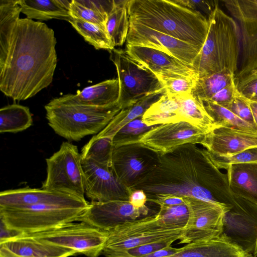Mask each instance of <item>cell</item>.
<instances>
[{
  "mask_svg": "<svg viewBox=\"0 0 257 257\" xmlns=\"http://www.w3.org/2000/svg\"><path fill=\"white\" fill-rule=\"evenodd\" d=\"M21 13L19 0L0 1V90L16 100L49 86L57 62L53 30Z\"/></svg>",
  "mask_w": 257,
  "mask_h": 257,
  "instance_id": "1",
  "label": "cell"
},
{
  "mask_svg": "<svg viewBox=\"0 0 257 257\" xmlns=\"http://www.w3.org/2000/svg\"><path fill=\"white\" fill-rule=\"evenodd\" d=\"M132 189L143 190L147 199L169 194L225 204L232 209L242 208L247 202L232 192L227 175L214 165L207 150L193 144L160 155L156 168Z\"/></svg>",
  "mask_w": 257,
  "mask_h": 257,
  "instance_id": "2",
  "label": "cell"
},
{
  "mask_svg": "<svg viewBox=\"0 0 257 257\" xmlns=\"http://www.w3.org/2000/svg\"><path fill=\"white\" fill-rule=\"evenodd\" d=\"M130 22L143 25L202 48L208 18L173 0H128Z\"/></svg>",
  "mask_w": 257,
  "mask_h": 257,
  "instance_id": "3",
  "label": "cell"
},
{
  "mask_svg": "<svg viewBox=\"0 0 257 257\" xmlns=\"http://www.w3.org/2000/svg\"><path fill=\"white\" fill-rule=\"evenodd\" d=\"M204 43L191 66L197 78L216 73L235 75L239 63L241 34L239 25L217 5L208 17Z\"/></svg>",
  "mask_w": 257,
  "mask_h": 257,
  "instance_id": "4",
  "label": "cell"
},
{
  "mask_svg": "<svg viewBox=\"0 0 257 257\" xmlns=\"http://www.w3.org/2000/svg\"><path fill=\"white\" fill-rule=\"evenodd\" d=\"M49 125L69 141L96 135L122 109L118 103L106 107L82 104L71 94L54 98L45 106Z\"/></svg>",
  "mask_w": 257,
  "mask_h": 257,
  "instance_id": "5",
  "label": "cell"
},
{
  "mask_svg": "<svg viewBox=\"0 0 257 257\" xmlns=\"http://www.w3.org/2000/svg\"><path fill=\"white\" fill-rule=\"evenodd\" d=\"M85 201L72 204H38L0 208V219L6 225L22 233L49 230L77 221L88 208Z\"/></svg>",
  "mask_w": 257,
  "mask_h": 257,
  "instance_id": "6",
  "label": "cell"
},
{
  "mask_svg": "<svg viewBox=\"0 0 257 257\" xmlns=\"http://www.w3.org/2000/svg\"><path fill=\"white\" fill-rule=\"evenodd\" d=\"M46 162L47 176L41 188L85 199L82 158L76 146L63 142Z\"/></svg>",
  "mask_w": 257,
  "mask_h": 257,
  "instance_id": "7",
  "label": "cell"
},
{
  "mask_svg": "<svg viewBox=\"0 0 257 257\" xmlns=\"http://www.w3.org/2000/svg\"><path fill=\"white\" fill-rule=\"evenodd\" d=\"M184 229L168 228L156 214L127 221L108 231L102 253L123 251L154 242L180 240Z\"/></svg>",
  "mask_w": 257,
  "mask_h": 257,
  "instance_id": "8",
  "label": "cell"
},
{
  "mask_svg": "<svg viewBox=\"0 0 257 257\" xmlns=\"http://www.w3.org/2000/svg\"><path fill=\"white\" fill-rule=\"evenodd\" d=\"M116 67L119 84L117 103L122 109L151 94L164 90L160 79L122 49L108 51Z\"/></svg>",
  "mask_w": 257,
  "mask_h": 257,
  "instance_id": "9",
  "label": "cell"
},
{
  "mask_svg": "<svg viewBox=\"0 0 257 257\" xmlns=\"http://www.w3.org/2000/svg\"><path fill=\"white\" fill-rule=\"evenodd\" d=\"M19 236L31 237L65 247L88 257H98L102 252L108 231L80 221L40 232L22 233Z\"/></svg>",
  "mask_w": 257,
  "mask_h": 257,
  "instance_id": "10",
  "label": "cell"
},
{
  "mask_svg": "<svg viewBox=\"0 0 257 257\" xmlns=\"http://www.w3.org/2000/svg\"><path fill=\"white\" fill-rule=\"evenodd\" d=\"M189 211V218L179 243L205 241L223 233V219L232 207L225 204L183 197Z\"/></svg>",
  "mask_w": 257,
  "mask_h": 257,
  "instance_id": "11",
  "label": "cell"
},
{
  "mask_svg": "<svg viewBox=\"0 0 257 257\" xmlns=\"http://www.w3.org/2000/svg\"><path fill=\"white\" fill-rule=\"evenodd\" d=\"M159 160V153L137 142L114 147L111 167L117 180L131 189L156 168Z\"/></svg>",
  "mask_w": 257,
  "mask_h": 257,
  "instance_id": "12",
  "label": "cell"
},
{
  "mask_svg": "<svg viewBox=\"0 0 257 257\" xmlns=\"http://www.w3.org/2000/svg\"><path fill=\"white\" fill-rule=\"evenodd\" d=\"M126 44L153 48L191 66L201 48L143 25L130 22ZM192 67V66H191Z\"/></svg>",
  "mask_w": 257,
  "mask_h": 257,
  "instance_id": "13",
  "label": "cell"
},
{
  "mask_svg": "<svg viewBox=\"0 0 257 257\" xmlns=\"http://www.w3.org/2000/svg\"><path fill=\"white\" fill-rule=\"evenodd\" d=\"M85 195L91 201H128L130 189L115 176L111 167L90 160H82Z\"/></svg>",
  "mask_w": 257,
  "mask_h": 257,
  "instance_id": "14",
  "label": "cell"
},
{
  "mask_svg": "<svg viewBox=\"0 0 257 257\" xmlns=\"http://www.w3.org/2000/svg\"><path fill=\"white\" fill-rule=\"evenodd\" d=\"M208 132L187 122L162 124L147 132L139 142L161 155L185 144H200Z\"/></svg>",
  "mask_w": 257,
  "mask_h": 257,
  "instance_id": "15",
  "label": "cell"
},
{
  "mask_svg": "<svg viewBox=\"0 0 257 257\" xmlns=\"http://www.w3.org/2000/svg\"><path fill=\"white\" fill-rule=\"evenodd\" d=\"M149 210L147 206L137 208L125 200L91 201L88 208L77 221L108 231L126 222L147 215Z\"/></svg>",
  "mask_w": 257,
  "mask_h": 257,
  "instance_id": "16",
  "label": "cell"
},
{
  "mask_svg": "<svg viewBox=\"0 0 257 257\" xmlns=\"http://www.w3.org/2000/svg\"><path fill=\"white\" fill-rule=\"evenodd\" d=\"M125 51L133 59L150 70L159 79L178 76H196L191 66L161 51L128 44L126 45Z\"/></svg>",
  "mask_w": 257,
  "mask_h": 257,
  "instance_id": "17",
  "label": "cell"
},
{
  "mask_svg": "<svg viewBox=\"0 0 257 257\" xmlns=\"http://www.w3.org/2000/svg\"><path fill=\"white\" fill-rule=\"evenodd\" d=\"M200 145L210 154L232 155L257 148V133L218 126L205 134Z\"/></svg>",
  "mask_w": 257,
  "mask_h": 257,
  "instance_id": "18",
  "label": "cell"
},
{
  "mask_svg": "<svg viewBox=\"0 0 257 257\" xmlns=\"http://www.w3.org/2000/svg\"><path fill=\"white\" fill-rule=\"evenodd\" d=\"M86 201L70 195L44 189L22 188L10 189L0 193V208L27 206L38 204H72Z\"/></svg>",
  "mask_w": 257,
  "mask_h": 257,
  "instance_id": "19",
  "label": "cell"
},
{
  "mask_svg": "<svg viewBox=\"0 0 257 257\" xmlns=\"http://www.w3.org/2000/svg\"><path fill=\"white\" fill-rule=\"evenodd\" d=\"M245 252L222 233L210 240L187 244L177 253L166 257H240Z\"/></svg>",
  "mask_w": 257,
  "mask_h": 257,
  "instance_id": "20",
  "label": "cell"
},
{
  "mask_svg": "<svg viewBox=\"0 0 257 257\" xmlns=\"http://www.w3.org/2000/svg\"><path fill=\"white\" fill-rule=\"evenodd\" d=\"M0 245L23 257H68L77 254L73 250L23 236L5 240Z\"/></svg>",
  "mask_w": 257,
  "mask_h": 257,
  "instance_id": "21",
  "label": "cell"
},
{
  "mask_svg": "<svg viewBox=\"0 0 257 257\" xmlns=\"http://www.w3.org/2000/svg\"><path fill=\"white\" fill-rule=\"evenodd\" d=\"M226 170L232 192L257 206V163L231 165Z\"/></svg>",
  "mask_w": 257,
  "mask_h": 257,
  "instance_id": "22",
  "label": "cell"
},
{
  "mask_svg": "<svg viewBox=\"0 0 257 257\" xmlns=\"http://www.w3.org/2000/svg\"><path fill=\"white\" fill-rule=\"evenodd\" d=\"M72 1L19 0L21 13L28 19L47 21L56 19L69 22L73 19L70 8Z\"/></svg>",
  "mask_w": 257,
  "mask_h": 257,
  "instance_id": "23",
  "label": "cell"
},
{
  "mask_svg": "<svg viewBox=\"0 0 257 257\" xmlns=\"http://www.w3.org/2000/svg\"><path fill=\"white\" fill-rule=\"evenodd\" d=\"M76 101L84 105L106 107L117 103L119 84L117 78L108 79L84 88L72 94Z\"/></svg>",
  "mask_w": 257,
  "mask_h": 257,
  "instance_id": "24",
  "label": "cell"
},
{
  "mask_svg": "<svg viewBox=\"0 0 257 257\" xmlns=\"http://www.w3.org/2000/svg\"><path fill=\"white\" fill-rule=\"evenodd\" d=\"M165 93L164 89L151 94L122 109L99 133L113 138L121 128L139 116L143 115L146 110Z\"/></svg>",
  "mask_w": 257,
  "mask_h": 257,
  "instance_id": "25",
  "label": "cell"
},
{
  "mask_svg": "<svg viewBox=\"0 0 257 257\" xmlns=\"http://www.w3.org/2000/svg\"><path fill=\"white\" fill-rule=\"evenodd\" d=\"M172 97L179 104L182 121L190 123L207 132L218 127L205 109L202 101L194 97L191 93Z\"/></svg>",
  "mask_w": 257,
  "mask_h": 257,
  "instance_id": "26",
  "label": "cell"
},
{
  "mask_svg": "<svg viewBox=\"0 0 257 257\" xmlns=\"http://www.w3.org/2000/svg\"><path fill=\"white\" fill-rule=\"evenodd\" d=\"M143 121L148 126L181 122L179 104L165 93L146 110Z\"/></svg>",
  "mask_w": 257,
  "mask_h": 257,
  "instance_id": "27",
  "label": "cell"
},
{
  "mask_svg": "<svg viewBox=\"0 0 257 257\" xmlns=\"http://www.w3.org/2000/svg\"><path fill=\"white\" fill-rule=\"evenodd\" d=\"M128 2V0L113 1L108 14L106 28L114 47L121 46L126 42L130 28Z\"/></svg>",
  "mask_w": 257,
  "mask_h": 257,
  "instance_id": "28",
  "label": "cell"
},
{
  "mask_svg": "<svg viewBox=\"0 0 257 257\" xmlns=\"http://www.w3.org/2000/svg\"><path fill=\"white\" fill-rule=\"evenodd\" d=\"M32 124V116L28 107L12 104L0 109L1 133H16L26 130Z\"/></svg>",
  "mask_w": 257,
  "mask_h": 257,
  "instance_id": "29",
  "label": "cell"
},
{
  "mask_svg": "<svg viewBox=\"0 0 257 257\" xmlns=\"http://www.w3.org/2000/svg\"><path fill=\"white\" fill-rule=\"evenodd\" d=\"M240 55L234 76L236 88L257 78V37L241 42Z\"/></svg>",
  "mask_w": 257,
  "mask_h": 257,
  "instance_id": "30",
  "label": "cell"
},
{
  "mask_svg": "<svg viewBox=\"0 0 257 257\" xmlns=\"http://www.w3.org/2000/svg\"><path fill=\"white\" fill-rule=\"evenodd\" d=\"M113 139L99 133L94 135L82 148V160H90L111 167L114 148Z\"/></svg>",
  "mask_w": 257,
  "mask_h": 257,
  "instance_id": "31",
  "label": "cell"
},
{
  "mask_svg": "<svg viewBox=\"0 0 257 257\" xmlns=\"http://www.w3.org/2000/svg\"><path fill=\"white\" fill-rule=\"evenodd\" d=\"M235 75L216 73L197 78L191 94L202 101L210 100L224 87L234 82Z\"/></svg>",
  "mask_w": 257,
  "mask_h": 257,
  "instance_id": "32",
  "label": "cell"
},
{
  "mask_svg": "<svg viewBox=\"0 0 257 257\" xmlns=\"http://www.w3.org/2000/svg\"><path fill=\"white\" fill-rule=\"evenodd\" d=\"M69 22L96 49L109 51L114 49L106 28L76 19H73Z\"/></svg>",
  "mask_w": 257,
  "mask_h": 257,
  "instance_id": "33",
  "label": "cell"
},
{
  "mask_svg": "<svg viewBox=\"0 0 257 257\" xmlns=\"http://www.w3.org/2000/svg\"><path fill=\"white\" fill-rule=\"evenodd\" d=\"M202 102L206 111L217 126L257 133L255 125L240 118L225 107L210 101Z\"/></svg>",
  "mask_w": 257,
  "mask_h": 257,
  "instance_id": "34",
  "label": "cell"
},
{
  "mask_svg": "<svg viewBox=\"0 0 257 257\" xmlns=\"http://www.w3.org/2000/svg\"><path fill=\"white\" fill-rule=\"evenodd\" d=\"M159 125L148 126L143 121V115L140 116L116 133L113 139V146L139 142L144 135Z\"/></svg>",
  "mask_w": 257,
  "mask_h": 257,
  "instance_id": "35",
  "label": "cell"
},
{
  "mask_svg": "<svg viewBox=\"0 0 257 257\" xmlns=\"http://www.w3.org/2000/svg\"><path fill=\"white\" fill-rule=\"evenodd\" d=\"M156 215L161 222L171 229L185 228L189 218V211L185 204L160 206V210Z\"/></svg>",
  "mask_w": 257,
  "mask_h": 257,
  "instance_id": "36",
  "label": "cell"
},
{
  "mask_svg": "<svg viewBox=\"0 0 257 257\" xmlns=\"http://www.w3.org/2000/svg\"><path fill=\"white\" fill-rule=\"evenodd\" d=\"M70 12L73 19L81 20L106 28L108 14L84 4L81 0H72Z\"/></svg>",
  "mask_w": 257,
  "mask_h": 257,
  "instance_id": "37",
  "label": "cell"
},
{
  "mask_svg": "<svg viewBox=\"0 0 257 257\" xmlns=\"http://www.w3.org/2000/svg\"><path fill=\"white\" fill-rule=\"evenodd\" d=\"M196 76H178L159 78L166 93L171 96L191 94L195 86Z\"/></svg>",
  "mask_w": 257,
  "mask_h": 257,
  "instance_id": "38",
  "label": "cell"
},
{
  "mask_svg": "<svg viewBox=\"0 0 257 257\" xmlns=\"http://www.w3.org/2000/svg\"><path fill=\"white\" fill-rule=\"evenodd\" d=\"M208 154L219 169L226 170L229 166L234 164L257 163V148L248 149L230 155L221 156L209 153Z\"/></svg>",
  "mask_w": 257,
  "mask_h": 257,
  "instance_id": "39",
  "label": "cell"
},
{
  "mask_svg": "<svg viewBox=\"0 0 257 257\" xmlns=\"http://www.w3.org/2000/svg\"><path fill=\"white\" fill-rule=\"evenodd\" d=\"M223 106L242 120L255 125L248 100L242 96L239 91L232 100Z\"/></svg>",
  "mask_w": 257,
  "mask_h": 257,
  "instance_id": "40",
  "label": "cell"
},
{
  "mask_svg": "<svg viewBox=\"0 0 257 257\" xmlns=\"http://www.w3.org/2000/svg\"><path fill=\"white\" fill-rule=\"evenodd\" d=\"M175 3L201 13L207 18L218 5L217 1L173 0Z\"/></svg>",
  "mask_w": 257,
  "mask_h": 257,
  "instance_id": "41",
  "label": "cell"
},
{
  "mask_svg": "<svg viewBox=\"0 0 257 257\" xmlns=\"http://www.w3.org/2000/svg\"><path fill=\"white\" fill-rule=\"evenodd\" d=\"M238 93V91L233 82L222 88L207 101L224 106L232 100Z\"/></svg>",
  "mask_w": 257,
  "mask_h": 257,
  "instance_id": "42",
  "label": "cell"
},
{
  "mask_svg": "<svg viewBox=\"0 0 257 257\" xmlns=\"http://www.w3.org/2000/svg\"><path fill=\"white\" fill-rule=\"evenodd\" d=\"M147 201L155 203L160 206H173L185 204L183 197L169 194H161L147 199Z\"/></svg>",
  "mask_w": 257,
  "mask_h": 257,
  "instance_id": "43",
  "label": "cell"
},
{
  "mask_svg": "<svg viewBox=\"0 0 257 257\" xmlns=\"http://www.w3.org/2000/svg\"><path fill=\"white\" fill-rule=\"evenodd\" d=\"M240 94L247 99L257 102V78L237 88Z\"/></svg>",
  "mask_w": 257,
  "mask_h": 257,
  "instance_id": "44",
  "label": "cell"
},
{
  "mask_svg": "<svg viewBox=\"0 0 257 257\" xmlns=\"http://www.w3.org/2000/svg\"><path fill=\"white\" fill-rule=\"evenodd\" d=\"M128 201L136 208H144L147 206V196L143 190L130 189Z\"/></svg>",
  "mask_w": 257,
  "mask_h": 257,
  "instance_id": "45",
  "label": "cell"
},
{
  "mask_svg": "<svg viewBox=\"0 0 257 257\" xmlns=\"http://www.w3.org/2000/svg\"><path fill=\"white\" fill-rule=\"evenodd\" d=\"M0 243L5 240L15 238L22 233V232L8 227L1 219H0Z\"/></svg>",
  "mask_w": 257,
  "mask_h": 257,
  "instance_id": "46",
  "label": "cell"
},
{
  "mask_svg": "<svg viewBox=\"0 0 257 257\" xmlns=\"http://www.w3.org/2000/svg\"><path fill=\"white\" fill-rule=\"evenodd\" d=\"M179 250L180 248H175L170 246L155 251L144 257H166L177 253Z\"/></svg>",
  "mask_w": 257,
  "mask_h": 257,
  "instance_id": "47",
  "label": "cell"
},
{
  "mask_svg": "<svg viewBox=\"0 0 257 257\" xmlns=\"http://www.w3.org/2000/svg\"><path fill=\"white\" fill-rule=\"evenodd\" d=\"M0 257H23L13 251L10 250L6 247L0 245Z\"/></svg>",
  "mask_w": 257,
  "mask_h": 257,
  "instance_id": "48",
  "label": "cell"
},
{
  "mask_svg": "<svg viewBox=\"0 0 257 257\" xmlns=\"http://www.w3.org/2000/svg\"><path fill=\"white\" fill-rule=\"evenodd\" d=\"M248 100L251 110L254 123L257 128V102Z\"/></svg>",
  "mask_w": 257,
  "mask_h": 257,
  "instance_id": "49",
  "label": "cell"
},
{
  "mask_svg": "<svg viewBox=\"0 0 257 257\" xmlns=\"http://www.w3.org/2000/svg\"><path fill=\"white\" fill-rule=\"evenodd\" d=\"M240 257H254L252 254L245 252L244 254H243Z\"/></svg>",
  "mask_w": 257,
  "mask_h": 257,
  "instance_id": "50",
  "label": "cell"
}]
</instances>
